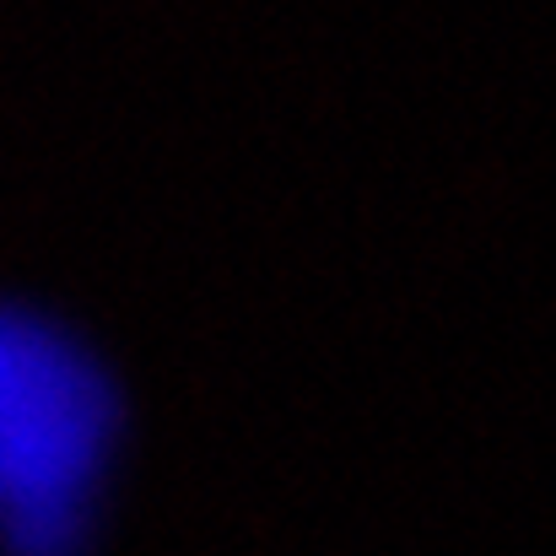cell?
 Returning <instances> with one entry per match:
<instances>
[{
  "label": "cell",
  "instance_id": "cell-1",
  "mask_svg": "<svg viewBox=\"0 0 556 556\" xmlns=\"http://www.w3.org/2000/svg\"><path fill=\"white\" fill-rule=\"evenodd\" d=\"M125 443L103 357L54 314L0 303V556H81Z\"/></svg>",
  "mask_w": 556,
  "mask_h": 556
}]
</instances>
